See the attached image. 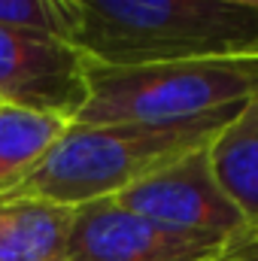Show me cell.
<instances>
[{
  "instance_id": "9c48e42d",
  "label": "cell",
  "mask_w": 258,
  "mask_h": 261,
  "mask_svg": "<svg viewBox=\"0 0 258 261\" xmlns=\"http://www.w3.org/2000/svg\"><path fill=\"white\" fill-rule=\"evenodd\" d=\"M70 128L52 113L0 103V195L12 189Z\"/></svg>"
},
{
  "instance_id": "5b68a950",
  "label": "cell",
  "mask_w": 258,
  "mask_h": 261,
  "mask_svg": "<svg viewBox=\"0 0 258 261\" xmlns=\"http://www.w3.org/2000/svg\"><path fill=\"white\" fill-rule=\"evenodd\" d=\"M231 240L152 222L107 197L76 206L67 261H210Z\"/></svg>"
},
{
  "instance_id": "277c9868",
  "label": "cell",
  "mask_w": 258,
  "mask_h": 261,
  "mask_svg": "<svg viewBox=\"0 0 258 261\" xmlns=\"http://www.w3.org/2000/svg\"><path fill=\"white\" fill-rule=\"evenodd\" d=\"M88 58L67 40L0 24V103L52 113L73 125L88 97Z\"/></svg>"
},
{
  "instance_id": "ba28073f",
  "label": "cell",
  "mask_w": 258,
  "mask_h": 261,
  "mask_svg": "<svg viewBox=\"0 0 258 261\" xmlns=\"http://www.w3.org/2000/svg\"><path fill=\"white\" fill-rule=\"evenodd\" d=\"M210 164L222 192L243 216L249 234H258V97L213 137Z\"/></svg>"
},
{
  "instance_id": "30bf717a",
  "label": "cell",
  "mask_w": 258,
  "mask_h": 261,
  "mask_svg": "<svg viewBox=\"0 0 258 261\" xmlns=\"http://www.w3.org/2000/svg\"><path fill=\"white\" fill-rule=\"evenodd\" d=\"M0 24L46 31L67 40L70 34L67 0H0Z\"/></svg>"
},
{
  "instance_id": "7c38bea8",
  "label": "cell",
  "mask_w": 258,
  "mask_h": 261,
  "mask_svg": "<svg viewBox=\"0 0 258 261\" xmlns=\"http://www.w3.org/2000/svg\"><path fill=\"white\" fill-rule=\"evenodd\" d=\"M225 3H234V6H249V9H258V0H225Z\"/></svg>"
},
{
  "instance_id": "6da1fadb",
  "label": "cell",
  "mask_w": 258,
  "mask_h": 261,
  "mask_svg": "<svg viewBox=\"0 0 258 261\" xmlns=\"http://www.w3.org/2000/svg\"><path fill=\"white\" fill-rule=\"evenodd\" d=\"M70 34L91 64L134 67L258 52V9L225 0H67Z\"/></svg>"
},
{
  "instance_id": "3957f363",
  "label": "cell",
  "mask_w": 258,
  "mask_h": 261,
  "mask_svg": "<svg viewBox=\"0 0 258 261\" xmlns=\"http://www.w3.org/2000/svg\"><path fill=\"white\" fill-rule=\"evenodd\" d=\"M88 97L73 125H170L258 97V52L161 64L85 67Z\"/></svg>"
},
{
  "instance_id": "7a4b0ae2",
  "label": "cell",
  "mask_w": 258,
  "mask_h": 261,
  "mask_svg": "<svg viewBox=\"0 0 258 261\" xmlns=\"http://www.w3.org/2000/svg\"><path fill=\"white\" fill-rule=\"evenodd\" d=\"M243 107H225L170 125H70L0 197H43L67 206L116 197L186 152L210 146Z\"/></svg>"
},
{
  "instance_id": "8fae6325",
  "label": "cell",
  "mask_w": 258,
  "mask_h": 261,
  "mask_svg": "<svg viewBox=\"0 0 258 261\" xmlns=\"http://www.w3.org/2000/svg\"><path fill=\"white\" fill-rule=\"evenodd\" d=\"M210 261H258V234H243L231 240L216 258Z\"/></svg>"
},
{
  "instance_id": "52a82bcc",
  "label": "cell",
  "mask_w": 258,
  "mask_h": 261,
  "mask_svg": "<svg viewBox=\"0 0 258 261\" xmlns=\"http://www.w3.org/2000/svg\"><path fill=\"white\" fill-rule=\"evenodd\" d=\"M76 206L0 197V261H67Z\"/></svg>"
},
{
  "instance_id": "8992f818",
  "label": "cell",
  "mask_w": 258,
  "mask_h": 261,
  "mask_svg": "<svg viewBox=\"0 0 258 261\" xmlns=\"http://www.w3.org/2000/svg\"><path fill=\"white\" fill-rule=\"evenodd\" d=\"M113 200L137 216L179 231H210L225 237L249 234L243 216L228 200L213 173L210 146L186 152L183 158L158 167L131 189L119 192Z\"/></svg>"
}]
</instances>
